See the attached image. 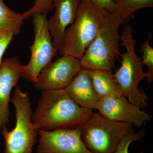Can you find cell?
Returning <instances> with one entry per match:
<instances>
[{"label": "cell", "mask_w": 153, "mask_h": 153, "mask_svg": "<svg viewBox=\"0 0 153 153\" xmlns=\"http://www.w3.org/2000/svg\"><path fill=\"white\" fill-rule=\"evenodd\" d=\"M20 66L18 58L13 57L6 59L0 66V129L10 120L11 92L21 77Z\"/></svg>", "instance_id": "obj_11"}, {"label": "cell", "mask_w": 153, "mask_h": 153, "mask_svg": "<svg viewBox=\"0 0 153 153\" xmlns=\"http://www.w3.org/2000/svg\"><path fill=\"white\" fill-rule=\"evenodd\" d=\"M152 36L149 35L147 40L144 41L141 46L140 52L142 53V63L147 67V72L146 73V79L149 85L153 81V48L149 44Z\"/></svg>", "instance_id": "obj_17"}, {"label": "cell", "mask_w": 153, "mask_h": 153, "mask_svg": "<svg viewBox=\"0 0 153 153\" xmlns=\"http://www.w3.org/2000/svg\"><path fill=\"white\" fill-rule=\"evenodd\" d=\"M97 110L111 120L132 124L137 127L152 119L151 115L130 102L123 95L101 98Z\"/></svg>", "instance_id": "obj_10"}, {"label": "cell", "mask_w": 153, "mask_h": 153, "mask_svg": "<svg viewBox=\"0 0 153 153\" xmlns=\"http://www.w3.org/2000/svg\"><path fill=\"white\" fill-rule=\"evenodd\" d=\"M80 0H54V15L48 20L52 43L60 51L65 31L76 18Z\"/></svg>", "instance_id": "obj_12"}, {"label": "cell", "mask_w": 153, "mask_h": 153, "mask_svg": "<svg viewBox=\"0 0 153 153\" xmlns=\"http://www.w3.org/2000/svg\"><path fill=\"white\" fill-rule=\"evenodd\" d=\"M24 20L22 14L12 10L0 0V33L11 32L14 36L18 35Z\"/></svg>", "instance_id": "obj_15"}, {"label": "cell", "mask_w": 153, "mask_h": 153, "mask_svg": "<svg viewBox=\"0 0 153 153\" xmlns=\"http://www.w3.org/2000/svg\"><path fill=\"white\" fill-rule=\"evenodd\" d=\"M64 89L79 106L91 110L97 109L101 98L94 86L91 70L81 68L71 83Z\"/></svg>", "instance_id": "obj_13"}, {"label": "cell", "mask_w": 153, "mask_h": 153, "mask_svg": "<svg viewBox=\"0 0 153 153\" xmlns=\"http://www.w3.org/2000/svg\"><path fill=\"white\" fill-rule=\"evenodd\" d=\"M11 101L16 109L15 127L9 131L1 128L5 142L3 153H33L38 141L39 130L32 121V107L29 95L16 86Z\"/></svg>", "instance_id": "obj_5"}, {"label": "cell", "mask_w": 153, "mask_h": 153, "mask_svg": "<svg viewBox=\"0 0 153 153\" xmlns=\"http://www.w3.org/2000/svg\"><path fill=\"white\" fill-rule=\"evenodd\" d=\"M53 1L54 0H35L33 7L22 14L24 19H30L37 14L47 15L54 8Z\"/></svg>", "instance_id": "obj_18"}, {"label": "cell", "mask_w": 153, "mask_h": 153, "mask_svg": "<svg viewBox=\"0 0 153 153\" xmlns=\"http://www.w3.org/2000/svg\"><path fill=\"white\" fill-rule=\"evenodd\" d=\"M133 32L131 25L124 27L120 36L121 45L125 47L126 51L120 55L122 58L121 66L114 75L123 95L132 104L143 109L147 106L149 98L144 90L139 88L138 85L146 74L143 71L144 65L136 53V41Z\"/></svg>", "instance_id": "obj_4"}, {"label": "cell", "mask_w": 153, "mask_h": 153, "mask_svg": "<svg viewBox=\"0 0 153 153\" xmlns=\"http://www.w3.org/2000/svg\"><path fill=\"white\" fill-rule=\"evenodd\" d=\"M121 0H114V2L116 3V4H117V3L119 2H120Z\"/></svg>", "instance_id": "obj_22"}, {"label": "cell", "mask_w": 153, "mask_h": 153, "mask_svg": "<svg viewBox=\"0 0 153 153\" xmlns=\"http://www.w3.org/2000/svg\"><path fill=\"white\" fill-rule=\"evenodd\" d=\"M37 153H91L81 138L79 128L39 130Z\"/></svg>", "instance_id": "obj_9"}, {"label": "cell", "mask_w": 153, "mask_h": 153, "mask_svg": "<svg viewBox=\"0 0 153 153\" xmlns=\"http://www.w3.org/2000/svg\"><path fill=\"white\" fill-rule=\"evenodd\" d=\"M109 11L90 0H80L76 18L66 29L59 52L80 60L97 36Z\"/></svg>", "instance_id": "obj_3"}, {"label": "cell", "mask_w": 153, "mask_h": 153, "mask_svg": "<svg viewBox=\"0 0 153 153\" xmlns=\"http://www.w3.org/2000/svg\"><path fill=\"white\" fill-rule=\"evenodd\" d=\"M116 5L118 10L132 19L134 13L140 9L152 7L153 0H121Z\"/></svg>", "instance_id": "obj_16"}, {"label": "cell", "mask_w": 153, "mask_h": 153, "mask_svg": "<svg viewBox=\"0 0 153 153\" xmlns=\"http://www.w3.org/2000/svg\"><path fill=\"white\" fill-rule=\"evenodd\" d=\"M82 68L80 60L69 55H63L41 70L33 82L34 87L42 91L65 89Z\"/></svg>", "instance_id": "obj_8"}, {"label": "cell", "mask_w": 153, "mask_h": 153, "mask_svg": "<svg viewBox=\"0 0 153 153\" xmlns=\"http://www.w3.org/2000/svg\"><path fill=\"white\" fill-rule=\"evenodd\" d=\"M13 33L11 32L0 33V66L1 65L2 58L6 49L13 38Z\"/></svg>", "instance_id": "obj_20"}, {"label": "cell", "mask_w": 153, "mask_h": 153, "mask_svg": "<svg viewBox=\"0 0 153 153\" xmlns=\"http://www.w3.org/2000/svg\"><path fill=\"white\" fill-rule=\"evenodd\" d=\"M94 4L106 9L111 13H114L117 9L116 4L114 0H90Z\"/></svg>", "instance_id": "obj_21"}, {"label": "cell", "mask_w": 153, "mask_h": 153, "mask_svg": "<svg viewBox=\"0 0 153 153\" xmlns=\"http://www.w3.org/2000/svg\"><path fill=\"white\" fill-rule=\"evenodd\" d=\"M79 128L91 153H114L123 137L134 132L132 124L111 120L99 112L92 113Z\"/></svg>", "instance_id": "obj_6"}, {"label": "cell", "mask_w": 153, "mask_h": 153, "mask_svg": "<svg viewBox=\"0 0 153 153\" xmlns=\"http://www.w3.org/2000/svg\"><path fill=\"white\" fill-rule=\"evenodd\" d=\"M91 73L94 88L100 98L123 95L112 71L91 70Z\"/></svg>", "instance_id": "obj_14"}, {"label": "cell", "mask_w": 153, "mask_h": 153, "mask_svg": "<svg viewBox=\"0 0 153 153\" xmlns=\"http://www.w3.org/2000/svg\"><path fill=\"white\" fill-rule=\"evenodd\" d=\"M33 19L35 39L29 47L31 58L27 64L21 65V77L34 82L41 70L57 55L58 50L53 45L47 15H34Z\"/></svg>", "instance_id": "obj_7"}, {"label": "cell", "mask_w": 153, "mask_h": 153, "mask_svg": "<svg viewBox=\"0 0 153 153\" xmlns=\"http://www.w3.org/2000/svg\"><path fill=\"white\" fill-rule=\"evenodd\" d=\"M145 133V129H143L137 132H134L126 135L121 140L114 153H129V147L131 144L142 139Z\"/></svg>", "instance_id": "obj_19"}, {"label": "cell", "mask_w": 153, "mask_h": 153, "mask_svg": "<svg viewBox=\"0 0 153 153\" xmlns=\"http://www.w3.org/2000/svg\"><path fill=\"white\" fill-rule=\"evenodd\" d=\"M92 113V110L78 105L65 89L42 91L32 121L38 130L78 128Z\"/></svg>", "instance_id": "obj_1"}, {"label": "cell", "mask_w": 153, "mask_h": 153, "mask_svg": "<svg viewBox=\"0 0 153 153\" xmlns=\"http://www.w3.org/2000/svg\"><path fill=\"white\" fill-rule=\"evenodd\" d=\"M132 18L117 9L107 15L101 29L80 60L82 68L112 71L120 55L119 29Z\"/></svg>", "instance_id": "obj_2"}]
</instances>
